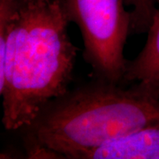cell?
Here are the masks:
<instances>
[{"label": "cell", "mask_w": 159, "mask_h": 159, "mask_svg": "<svg viewBox=\"0 0 159 159\" xmlns=\"http://www.w3.org/2000/svg\"><path fill=\"white\" fill-rule=\"evenodd\" d=\"M159 124V100L97 78L49 102L21 129L29 158L81 159L117 137Z\"/></svg>", "instance_id": "cell-2"}, {"label": "cell", "mask_w": 159, "mask_h": 159, "mask_svg": "<svg viewBox=\"0 0 159 159\" xmlns=\"http://www.w3.org/2000/svg\"><path fill=\"white\" fill-rule=\"evenodd\" d=\"M81 159H159V124L117 137Z\"/></svg>", "instance_id": "cell-5"}, {"label": "cell", "mask_w": 159, "mask_h": 159, "mask_svg": "<svg viewBox=\"0 0 159 159\" xmlns=\"http://www.w3.org/2000/svg\"><path fill=\"white\" fill-rule=\"evenodd\" d=\"M140 53L126 63L123 81L134 82L137 90L159 100V0Z\"/></svg>", "instance_id": "cell-4"}, {"label": "cell", "mask_w": 159, "mask_h": 159, "mask_svg": "<svg viewBox=\"0 0 159 159\" xmlns=\"http://www.w3.org/2000/svg\"><path fill=\"white\" fill-rule=\"evenodd\" d=\"M158 0H125L130 8V34L148 32Z\"/></svg>", "instance_id": "cell-6"}, {"label": "cell", "mask_w": 159, "mask_h": 159, "mask_svg": "<svg viewBox=\"0 0 159 159\" xmlns=\"http://www.w3.org/2000/svg\"><path fill=\"white\" fill-rule=\"evenodd\" d=\"M64 0H17L0 32V95L6 130L29 126L51 100L68 90L77 48L67 33Z\"/></svg>", "instance_id": "cell-1"}, {"label": "cell", "mask_w": 159, "mask_h": 159, "mask_svg": "<svg viewBox=\"0 0 159 159\" xmlns=\"http://www.w3.org/2000/svg\"><path fill=\"white\" fill-rule=\"evenodd\" d=\"M71 22L79 28L84 57L97 78L123 81L127 60L125 45L130 35V11L125 0H64Z\"/></svg>", "instance_id": "cell-3"}]
</instances>
